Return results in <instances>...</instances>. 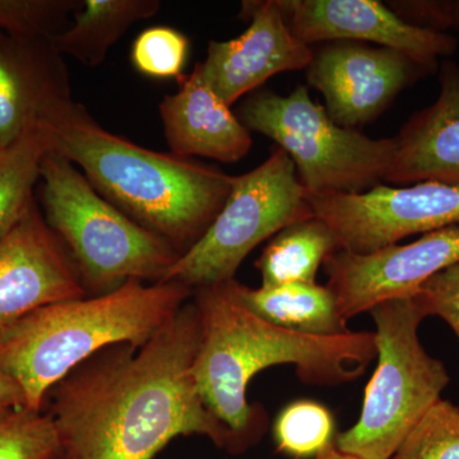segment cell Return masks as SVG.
Here are the masks:
<instances>
[{
	"mask_svg": "<svg viewBox=\"0 0 459 459\" xmlns=\"http://www.w3.org/2000/svg\"><path fill=\"white\" fill-rule=\"evenodd\" d=\"M201 325L195 301L142 347L117 344L50 389L48 413L66 459H153L179 437L220 448L237 439L205 407L195 377Z\"/></svg>",
	"mask_w": 459,
	"mask_h": 459,
	"instance_id": "cell-1",
	"label": "cell"
},
{
	"mask_svg": "<svg viewBox=\"0 0 459 459\" xmlns=\"http://www.w3.org/2000/svg\"><path fill=\"white\" fill-rule=\"evenodd\" d=\"M237 282L193 291L201 325L195 377L205 407L244 448L264 424V415L247 397L253 377L276 365H294L307 385H344L365 373L377 346L374 332L323 337L277 327L244 305Z\"/></svg>",
	"mask_w": 459,
	"mask_h": 459,
	"instance_id": "cell-2",
	"label": "cell"
},
{
	"mask_svg": "<svg viewBox=\"0 0 459 459\" xmlns=\"http://www.w3.org/2000/svg\"><path fill=\"white\" fill-rule=\"evenodd\" d=\"M39 128L50 151L82 169L100 195L181 255L201 240L231 190L225 172L114 134L72 98L56 104Z\"/></svg>",
	"mask_w": 459,
	"mask_h": 459,
	"instance_id": "cell-3",
	"label": "cell"
},
{
	"mask_svg": "<svg viewBox=\"0 0 459 459\" xmlns=\"http://www.w3.org/2000/svg\"><path fill=\"white\" fill-rule=\"evenodd\" d=\"M193 298L177 282L131 280L108 294L47 305L0 336V371L42 411L56 383L117 344L142 347Z\"/></svg>",
	"mask_w": 459,
	"mask_h": 459,
	"instance_id": "cell-4",
	"label": "cell"
},
{
	"mask_svg": "<svg viewBox=\"0 0 459 459\" xmlns=\"http://www.w3.org/2000/svg\"><path fill=\"white\" fill-rule=\"evenodd\" d=\"M42 214L65 244L86 291L108 294L128 281L161 282L181 256L100 195L83 172L49 151L40 169Z\"/></svg>",
	"mask_w": 459,
	"mask_h": 459,
	"instance_id": "cell-5",
	"label": "cell"
},
{
	"mask_svg": "<svg viewBox=\"0 0 459 459\" xmlns=\"http://www.w3.org/2000/svg\"><path fill=\"white\" fill-rule=\"evenodd\" d=\"M369 313L376 323L377 365L365 388L360 419L337 435L334 446L364 459H391L442 398L449 376L420 341L427 314L415 296L383 301Z\"/></svg>",
	"mask_w": 459,
	"mask_h": 459,
	"instance_id": "cell-6",
	"label": "cell"
},
{
	"mask_svg": "<svg viewBox=\"0 0 459 459\" xmlns=\"http://www.w3.org/2000/svg\"><path fill=\"white\" fill-rule=\"evenodd\" d=\"M238 117L285 151L307 195L367 192L385 180L394 160V138L376 140L338 126L303 84L287 96L253 93Z\"/></svg>",
	"mask_w": 459,
	"mask_h": 459,
	"instance_id": "cell-7",
	"label": "cell"
},
{
	"mask_svg": "<svg viewBox=\"0 0 459 459\" xmlns=\"http://www.w3.org/2000/svg\"><path fill=\"white\" fill-rule=\"evenodd\" d=\"M313 216L294 162L276 147L258 168L232 177L229 197L216 219L161 282L180 283L195 291L235 279L241 262L256 246Z\"/></svg>",
	"mask_w": 459,
	"mask_h": 459,
	"instance_id": "cell-8",
	"label": "cell"
},
{
	"mask_svg": "<svg viewBox=\"0 0 459 459\" xmlns=\"http://www.w3.org/2000/svg\"><path fill=\"white\" fill-rule=\"evenodd\" d=\"M307 195L314 216L333 231L338 247L355 255L459 225V186L433 181L398 188L379 184L353 195Z\"/></svg>",
	"mask_w": 459,
	"mask_h": 459,
	"instance_id": "cell-9",
	"label": "cell"
},
{
	"mask_svg": "<svg viewBox=\"0 0 459 459\" xmlns=\"http://www.w3.org/2000/svg\"><path fill=\"white\" fill-rule=\"evenodd\" d=\"M429 74L400 51L356 41L327 42L307 68V84L322 93L332 120L356 131Z\"/></svg>",
	"mask_w": 459,
	"mask_h": 459,
	"instance_id": "cell-10",
	"label": "cell"
},
{
	"mask_svg": "<svg viewBox=\"0 0 459 459\" xmlns=\"http://www.w3.org/2000/svg\"><path fill=\"white\" fill-rule=\"evenodd\" d=\"M459 264V225L394 244L369 255L338 249L325 262L328 287L344 320L392 299L415 296L435 274Z\"/></svg>",
	"mask_w": 459,
	"mask_h": 459,
	"instance_id": "cell-11",
	"label": "cell"
},
{
	"mask_svg": "<svg viewBox=\"0 0 459 459\" xmlns=\"http://www.w3.org/2000/svg\"><path fill=\"white\" fill-rule=\"evenodd\" d=\"M86 296L68 250L33 199L0 238V336L40 307Z\"/></svg>",
	"mask_w": 459,
	"mask_h": 459,
	"instance_id": "cell-12",
	"label": "cell"
},
{
	"mask_svg": "<svg viewBox=\"0 0 459 459\" xmlns=\"http://www.w3.org/2000/svg\"><path fill=\"white\" fill-rule=\"evenodd\" d=\"M287 27L307 47L356 41L400 51L431 74L439 59L455 56L458 40L449 33L418 29L377 0H277Z\"/></svg>",
	"mask_w": 459,
	"mask_h": 459,
	"instance_id": "cell-13",
	"label": "cell"
},
{
	"mask_svg": "<svg viewBox=\"0 0 459 459\" xmlns=\"http://www.w3.org/2000/svg\"><path fill=\"white\" fill-rule=\"evenodd\" d=\"M250 20L247 31L229 41H211L198 63L205 82L231 107L241 96L282 72L307 69L314 49L290 31L277 0L243 2L240 14Z\"/></svg>",
	"mask_w": 459,
	"mask_h": 459,
	"instance_id": "cell-14",
	"label": "cell"
},
{
	"mask_svg": "<svg viewBox=\"0 0 459 459\" xmlns=\"http://www.w3.org/2000/svg\"><path fill=\"white\" fill-rule=\"evenodd\" d=\"M71 98L65 60L51 40L0 32V148L38 129Z\"/></svg>",
	"mask_w": 459,
	"mask_h": 459,
	"instance_id": "cell-15",
	"label": "cell"
},
{
	"mask_svg": "<svg viewBox=\"0 0 459 459\" xmlns=\"http://www.w3.org/2000/svg\"><path fill=\"white\" fill-rule=\"evenodd\" d=\"M439 95L402 126L385 181L395 186L433 183L459 186V65H439Z\"/></svg>",
	"mask_w": 459,
	"mask_h": 459,
	"instance_id": "cell-16",
	"label": "cell"
},
{
	"mask_svg": "<svg viewBox=\"0 0 459 459\" xmlns=\"http://www.w3.org/2000/svg\"><path fill=\"white\" fill-rule=\"evenodd\" d=\"M159 111L172 155L232 164L252 148L249 129L205 82L199 65L180 78L179 90L162 100Z\"/></svg>",
	"mask_w": 459,
	"mask_h": 459,
	"instance_id": "cell-17",
	"label": "cell"
},
{
	"mask_svg": "<svg viewBox=\"0 0 459 459\" xmlns=\"http://www.w3.org/2000/svg\"><path fill=\"white\" fill-rule=\"evenodd\" d=\"M237 292L247 307L277 327L323 337L351 332L328 286L289 283L250 289L237 282Z\"/></svg>",
	"mask_w": 459,
	"mask_h": 459,
	"instance_id": "cell-18",
	"label": "cell"
},
{
	"mask_svg": "<svg viewBox=\"0 0 459 459\" xmlns=\"http://www.w3.org/2000/svg\"><path fill=\"white\" fill-rule=\"evenodd\" d=\"M160 8L159 0H84L74 14V23L51 44L62 56L98 66L129 27L155 17Z\"/></svg>",
	"mask_w": 459,
	"mask_h": 459,
	"instance_id": "cell-19",
	"label": "cell"
},
{
	"mask_svg": "<svg viewBox=\"0 0 459 459\" xmlns=\"http://www.w3.org/2000/svg\"><path fill=\"white\" fill-rule=\"evenodd\" d=\"M338 249L333 231L318 217L291 223L272 238L255 263L262 286L316 283L320 265Z\"/></svg>",
	"mask_w": 459,
	"mask_h": 459,
	"instance_id": "cell-20",
	"label": "cell"
},
{
	"mask_svg": "<svg viewBox=\"0 0 459 459\" xmlns=\"http://www.w3.org/2000/svg\"><path fill=\"white\" fill-rule=\"evenodd\" d=\"M50 151L40 128L0 150V238L5 237L35 199L42 160Z\"/></svg>",
	"mask_w": 459,
	"mask_h": 459,
	"instance_id": "cell-21",
	"label": "cell"
},
{
	"mask_svg": "<svg viewBox=\"0 0 459 459\" xmlns=\"http://www.w3.org/2000/svg\"><path fill=\"white\" fill-rule=\"evenodd\" d=\"M334 419L319 402L295 401L281 411L273 425L277 449L289 457H316L333 443Z\"/></svg>",
	"mask_w": 459,
	"mask_h": 459,
	"instance_id": "cell-22",
	"label": "cell"
},
{
	"mask_svg": "<svg viewBox=\"0 0 459 459\" xmlns=\"http://www.w3.org/2000/svg\"><path fill=\"white\" fill-rule=\"evenodd\" d=\"M53 419L27 407L0 410V459H59Z\"/></svg>",
	"mask_w": 459,
	"mask_h": 459,
	"instance_id": "cell-23",
	"label": "cell"
},
{
	"mask_svg": "<svg viewBox=\"0 0 459 459\" xmlns=\"http://www.w3.org/2000/svg\"><path fill=\"white\" fill-rule=\"evenodd\" d=\"M391 459H459V407L435 402Z\"/></svg>",
	"mask_w": 459,
	"mask_h": 459,
	"instance_id": "cell-24",
	"label": "cell"
},
{
	"mask_svg": "<svg viewBox=\"0 0 459 459\" xmlns=\"http://www.w3.org/2000/svg\"><path fill=\"white\" fill-rule=\"evenodd\" d=\"M81 5L78 0H0V32L53 40Z\"/></svg>",
	"mask_w": 459,
	"mask_h": 459,
	"instance_id": "cell-25",
	"label": "cell"
},
{
	"mask_svg": "<svg viewBox=\"0 0 459 459\" xmlns=\"http://www.w3.org/2000/svg\"><path fill=\"white\" fill-rule=\"evenodd\" d=\"M188 51L189 40L184 33L172 27L155 26L144 30L133 42L131 60L147 77L180 80Z\"/></svg>",
	"mask_w": 459,
	"mask_h": 459,
	"instance_id": "cell-26",
	"label": "cell"
},
{
	"mask_svg": "<svg viewBox=\"0 0 459 459\" xmlns=\"http://www.w3.org/2000/svg\"><path fill=\"white\" fill-rule=\"evenodd\" d=\"M415 298L427 316H439L459 340V264L429 279L420 287Z\"/></svg>",
	"mask_w": 459,
	"mask_h": 459,
	"instance_id": "cell-27",
	"label": "cell"
},
{
	"mask_svg": "<svg viewBox=\"0 0 459 459\" xmlns=\"http://www.w3.org/2000/svg\"><path fill=\"white\" fill-rule=\"evenodd\" d=\"M386 5L404 22L437 33H459V0H391Z\"/></svg>",
	"mask_w": 459,
	"mask_h": 459,
	"instance_id": "cell-28",
	"label": "cell"
},
{
	"mask_svg": "<svg viewBox=\"0 0 459 459\" xmlns=\"http://www.w3.org/2000/svg\"><path fill=\"white\" fill-rule=\"evenodd\" d=\"M26 407L20 386L0 371V410Z\"/></svg>",
	"mask_w": 459,
	"mask_h": 459,
	"instance_id": "cell-29",
	"label": "cell"
},
{
	"mask_svg": "<svg viewBox=\"0 0 459 459\" xmlns=\"http://www.w3.org/2000/svg\"><path fill=\"white\" fill-rule=\"evenodd\" d=\"M316 459H364L358 457V455H349V453L341 452L340 449L334 446V442L328 446L327 448L323 449L322 452L316 455Z\"/></svg>",
	"mask_w": 459,
	"mask_h": 459,
	"instance_id": "cell-30",
	"label": "cell"
},
{
	"mask_svg": "<svg viewBox=\"0 0 459 459\" xmlns=\"http://www.w3.org/2000/svg\"><path fill=\"white\" fill-rule=\"evenodd\" d=\"M59 459H66V458L65 457V455H60Z\"/></svg>",
	"mask_w": 459,
	"mask_h": 459,
	"instance_id": "cell-31",
	"label": "cell"
},
{
	"mask_svg": "<svg viewBox=\"0 0 459 459\" xmlns=\"http://www.w3.org/2000/svg\"><path fill=\"white\" fill-rule=\"evenodd\" d=\"M0 150H2V148H0Z\"/></svg>",
	"mask_w": 459,
	"mask_h": 459,
	"instance_id": "cell-32",
	"label": "cell"
}]
</instances>
